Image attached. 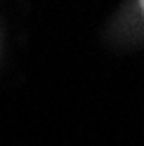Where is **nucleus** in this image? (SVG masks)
I'll use <instances>...</instances> for the list:
<instances>
[{
    "mask_svg": "<svg viewBox=\"0 0 144 146\" xmlns=\"http://www.w3.org/2000/svg\"><path fill=\"white\" fill-rule=\"evenodd\" d=\"M139 7H142V12H144V0H139Z\"/></svg>",
    "mask_w": 144,
    "mask_h": 146,
    "instance_id": "1",
    "label": "nucleus"
}]
</instances>
